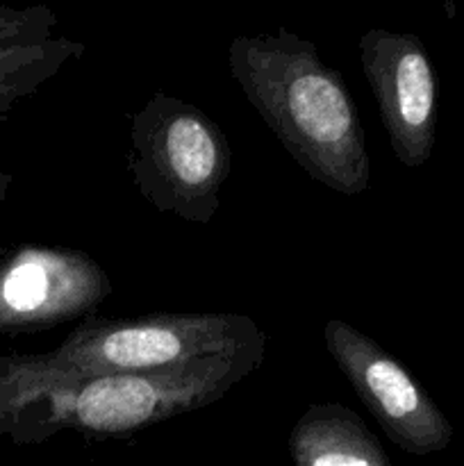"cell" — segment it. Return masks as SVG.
Wrapping results in <instances>:
<instances>
[{
    "mask_svg": "<svg viewBox=\"0 0 464 466\" xmlns=\"http://www.w3.org/2000/svg\"><path fill=\"white\" fill-rule=\"evenodd\" d=\"M230 76L282 148L318 185L359 196L371 182L367 139L339 71L294 32L237 36Z\"/></svg>",
    "mask_w": 464,
    "mask_h": 466,
    "instance_id": "6da1fadb",
    "label": "cell"
},
{
    "mask_svg": "<svg viewBox=\"0 0 464 466\" xmlns=\"http://www.w3.org/2000/svg\"><path fill=\"white\" fill-rule=\"evenodd\" d=\"M250 349H267V335L244 314L185 312L86 319L50 353L0 358V369L16 423L23 400L45 387L114 373L155 371Z\"/></svg>",
    "mask_w": 464,
    "mask_h": 466,
    "instance_id": "7a4b0ae2",
    "label": "cell"
},
{
    "mask_svg": "<svg viewBox=\"0 0 464 466\" xmlns=\"http://www.w3.org/2000/svg\"><path fill=\"white\" fill-rule=\"evenodd\" d=\"M264 353L267 349H250L155 371L45 387L23 400L9 437L14 444H39L62 431L127 437L221 400L264 362Z\"/></svg>",
    "mask_w": 464,
    "mask_h": 466,
    "instance_id": "3957f363",
    "label": "cell"
},
{
    "mask_svg": "<svg viewBox=\"0 0 464 466\" xmlns=\"http://www.w3.org/2000/svg\"><path fill=\"white\" fill-rule=\"evenodd\" d=\"M127 171L157 212L207 226L221 205L232 150L203 109L155 91L130 116Z\"/></svg>",
    "mask_w": 464,
    "mask_h": 466,
    "instance_id": "277c9868",
    "label": "cell"
},
{
    "mask_svg": "<svg viewBox=\"0 0 464 466\" xmlns=\"http://www.w3.org/2000/svg\"><path fill=\"white\" fill-rule=\"evenodd\" d=\"M323 344L385 435L409 455L449 449L453 426L417 378L376 339L341 319L323 326Z\"/></svg>",
    "mask_w": 464,
    "mask_h": 466,
    "instance_id": "5b68a950",
    "label": "cell"
},
{
    "mask_svg": "<svg viewBox=\"0 0 464 466\" xmlns=\"http://www.w3.org/2000/svg\"><path fill=\"white\" fill-rule=\"evenodd\" d=\"M107 271L82 250L18 246L0 255V335L57 328L89 317L107 296Z\"/></svg>",
    "mask_w": 464,
    "mask_h": 466,
    "instance_id": "8992f818",
    "label": "cell"
},
{
    "mask_svg": "<svg viewBox=\"0 0 464 466\" xmlns=\"http://www.w3.org/2000/svg\"><path fill=\"white\" fill-rule=\"evenodd\" d=\"M359 62L398 162L421 168L437 139V76L417 35L371 27L359 36Z\"/></svg>",
    "mask_w": 464,
    "mask_h": 466,
    "instance_id": "52a82bcc",
    "label": "cell"
},
{
    "mask_svg": "<svg viewBox=\"0 0 464 466\" xmlns=\"http://www.w3.org/2000/svg\"><path fill=\"white\" fill-rule=\"evenodd\" d=\"M294 466H391L378 437L350 408L314 403L287 437Z\"/></svg>",
    "mask_w": 464,
    "mask_h": 466,
    "instance_id": "ba28073f",
    "label": "cell"
},
{
    "mask_svg": "<svg viewBox=\"0 0 464 466\" xmlns=\"http://www.w3.org/2000/svg\"><path fill=\"white\" fill-rule=\"evenodd\" d=\"M85 53L86 46L68 36H53L41 44L0 46V123L7 121L16 103Z\"/></svg>",
    "mask_w": 464,
    "mask_h": 466,
    "instance_id": "9c48e42d",
    "label": "cell"
},
{
    "mask_svg": "<svg viewBox=\"0 0 464 466\" xmlns=\"http://www.w3.org/2000/svg\"><path fill=\"white\" fill-rule=\"evenodd\" d=\"M57 14L44 5L14 9L0 5V46L41 44L53 39Z\"/></svg>",
    "mask_w": 464,
    "mask_h": 466,
    "instance_id": "30bf717a",
    "label": "cell"
},
{
    "mask_svg": "<svg viewBox=\"0 0 464 466\" xmlns=\"http://www.w3.org/2000/svg\"><path fill=\"white\" fill-rule=\"evenodd\" d=\"M12 428H14V412H12V405H9L7 390H5L3 369H0V437L9 435Z\"/></svg>",
    "mask_w": 464,
    "mask_h": 466,
    "instance_id": "8fae6325",
    "label": "cell"
},
{
    "mask_svg": "<svg viewBox=\"0 0 464 466\" xmlns=\"http://www.w3.org/2000/svg\"><path fill=\"white\" fill-rule=\"evenodd\" d=\"M9 185H12V176H9V173H5V171H0V205H3L5 196H7Z\"/></svg>",
    "mask_w": 464,
    "mask_h": 466,
    "instance_id": "7c38bea8",
    "label": "cell"
},
{
    "mask_svg": "<svg viewBox=\"0 0 464 466\" xmlns=\"http://www.w3.org/2000/svg\"><path fill=\"white\" fill-rule=\"evenodd\" d=\"M5 253V248H0V255H3Z\"/></svg>",
    "mask_w": 464,
    "mask_h": 466,
    "instance_id": "4fadbf2b",
    "label": "cell"
}]
</instances>
